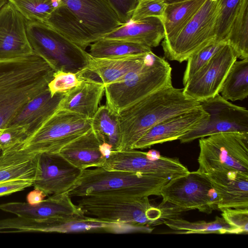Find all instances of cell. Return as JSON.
I'll use <instances>...</instances> for the list:
<instances>
[{
    "label": "cell",
    "mask_w": 248,
    "mask_h": 248,
    "mask_svg": "<svg viewBox=\"0 0 248 248\" xmlns=\"http://www.w3.org/2000/svg\"><path fill=\"white\" fill-rule=\"evenodd\" d=\"M55 71L34 52L0 59V132L29 102L48 90Z\"/></svg>",
    "instance_id": "6da1fadb"
},
{
    "label": "cell",
    "mask_w": 248,
    "mask_h": 248,
    "mask_svg": "<svg viewBox=\"0 0 248 248\" xmlns=\"http://www.w3.org/2000/svg\"><path fill=\"white\" fill-rule=\"evenodd\" d=\"M45 23L84 50L123 25L107 0H62Z\"/></svg>",
    "instance_id": "7a4b0ae2"
},
{
    "label": "cell",
    "mask_w": 248,
    "mask_h": 248,
    "mask_svg": "<svg viewBox=\"0 0 248 248\" xmlns=\"http://www.w3.org/2000/svg\"><path fill=\"white\" fill-rule=\"evenodd\" d=\"M200 105L201 102L186 96L183 88L171 85L123 108L118 113L121 134L118 151L132 149L135 143L156 124Z\"/></svg>",
    "instance_id": "3957f363"
},
{
    "label": "cell",
    "mask_w": 248,
    "mask_h": 248,
    "mask_svg": "<svg viewBox=\"0 0 248 248\" xmlns=\"http://www.w3.org/2000/svg\"><path fill=\"white\" fill-rule=\"evenodd\" d=\"M76 205L83 215L104 221L149 228L164 224L186 211L167 202L155 206L148 197L90 196L81 197Z\"/></svg>",
    "instance_id": "277c9868"
},
{
    "label": "cell",
    "mask_w": 248,
    "mask_h": 248,
    "mask_svg": "<svg viewBox=\"0 0 248 248\" xmlns=\"http://www.w3.org/2000/svg\"><path fill=\"white\" fill-rule=\"evenodd\" d=\"M170 179L102 167L86 169L66 192L71 198L110 195L133 197L160 196L163 187Z\"/></svg>",
    "instance_id": "5b68a950"
},
{
    "label": "cell",
    "mask_w": 248,
    "mask_h": 248,
    "mask_svg": "<svg viewBox=\"0 0 248 248\" xmlns=\"http://www.w3.org/2000/svg\"><path fill=\"white\" fill-rule=\"evenodd\" d=\"M171 67L152 51L144 62L119 80L105 85L106 105L116 113L151 93L172 85Z\"/></svg>",
    "instance_id": "8992f818"
},
{
    "label": "cell",
    "mask_w": 248,
    "mask_h": 248,
    "mask_svg": "<svg viewBox=\"0 0 248 248\" xmlns=\"http://www.w3.org/2000/svg\"><path fill=\"white\" fill-rule=\"evenodd\" d=\"M91 128V119L57 109L13 150L34 155L59 153L63 147Z\"/></svg>",
    "instance_id": "52a82bcc"
},
{
    "label": "cell",
    "mask_w": 248,
    "mask_h": 248,
    "mask_svg": "<svg viewBox=\"0 0 248 248\" xmlns=\"http://www.w3.org/2000/svg\"><path fill=\"white\" fill-rule=\"evenodd\" d=\"M198 171L229 170L248 175V133L221 132L200 138Z\"/></svg>",
    "instance_id": "ba28073f"
},
{
    "label": "cell",
    "mask_w": 248,
    "mask_h": 248,
    "mask_svg": "<svg viewBox=\"0 0 248 248\" xmlns=\"http://www.w3.org/2000/svg\"><path fill=\"white\" fill-rule=\"evenodd\" d=\"M26 31L33 51L45 57L56 70L77 73L86 67L88 52L46 23L27 20Z\"/></svg>",
    "instance_id": "9c48e42d"
},
{
    "label": "cell",
    "mask_w": 248,
    "mask_h": 248,
    "mask_svg": "<svg viewBox=\"0 0 248 248\" xmlns=\"http://www.w3.org/2000/svg\"><path fill=\"white\" fill-rule=\"evenodd\" d=\"M219 9V0H206L175 37L163 40L165 57L182 62L215 40Z\"/></svg>",
    "instance_id": "30bf717a"
},
{
    "label": "cell",
    "mask_w": 248,
    "mask_h": 248,
    "mask_svg": "<svg viewBox=\"0 0 248 248\" xmlns=\"http://www.w3.org/2000/svg\"><path fill=\"white\" fill-rule=\"evenodd\" d=\"M162 202L186 211L198 209L211 214L218 209L219 199L207 176L198 170L170 180L162 188Z\"/></svg>",
    "instance_id": "8fae6325"
},
{
    "label": "cell",
    "mask_w": 248,
    "mask_h": 248,
    "mask_svg": "<svg viewBox=\"0 0 248 248\" xmlns=\"http://www.w3.org/2000/svg\"><path fill=\"white\" fill-rule=\"evenodd\" d=\"M202 108L208 114L196 128L179 140L187 143L197 139L221 133L236 132L248 133V110L236 106L217 94L201 102Z\"/></svg>",
    "instance_id": "7c38bea8"
},
{
    "label": "cell",
    "mask_w": 248,
    "mask_h": 248,
    "mask_svg": "<svg viewBox=\"0 0 248 248\" xmlns=\"http://www.w3.org/2000/svg\"><path fill=\"white\" fill-rule=\"evenodd\" d=\"M102 168L108 170L158 175L170 179L189 172L178 158L162 156L155 150L147 152L135 149L112 150Z\"/></svg>",
    "instance_id": "4fadbf2b"
},
{
    "label": "cell",
    "mask_w": 248,
    "mask_h": 248,
    "mask_svg": "<svg viewBox=\"0 0 248 248\" xmlns=\"http://www.w3.org/2000/svg\"><path fill=\"white\" fill-rule=\"evenodd\" d=\"M16 232H106L114 233L139 232L138 227L106 222L84 215L36 219L16 217L13 221Z\"/></svg>",
    "instance_id": "5bb4252c"
},
{
    "label": "cell",
    "mask_w": 248,
    "mask_h": 248,
    "mask_svg": "<svg viewBox=\"0 0 248 248\" xmlns=\"http://www.w3.org/2000/svg\"><path fill=\"white\" fill-rule=\"evenodd\" d=\"M237 55L226 44L184 85L185 94L201 102L220 92L222 84Z\"/></svg>",
    "instance_id": "9a60e30c"
},
{
    "label": "cell",
    "mask_w": 248,
    "mask_h": 248,
    "mask_svg": "<svg viewBox=\"0 0 248 248\" xmlns=\"http://www.w3.org/2000/svg\"><path fill=\"white\" fill-rule=\"evenodd\" d=\"M82 170L59 153L39 154L33 186L47 195L66 193L78 179Z\"/></svg>",
    "instance_id": "2e32d148"
},
{
    "label": "cell",
    "mask_w": 248,
    "mask_h": 248,
    "mask_svg": "<svg viewBox=\"0 0 248 248\" xmlns=\"http://www.w3.org/2000/svg\"><path fill=\"white\" fill-rule=\"evenodd\" d=\"M27 20L7 1L0 8V59L32 54L26 31Z\"/></svg>",
    "instance_id": "e0dca14e"
},
{
    "label": "cell",
    "mask_w": 248,
    "mask_h": 248,
    "mask_svg": "<svg viewBox=\"0 0 248 248\" xmlns=\"http://www.w3.org/2000/svg\"><path fill=\"white\" fill-rule=\"evenodd\" d=\"M208 116V113L200 105L192 110L169 118L148 130L132 149H144L155 144L179 140Z\"/></svg>",
    "instance_id": "ac0fdd59"
},
{
    "label": "cell",
    "mask_w": 248,
    "mask_h": 248,
    "mask_svg": "<svg viewBox=\"0 0 248 248\" xmlns=\"http://www.w3.org/2000/svg\"><path fill=\"white\" fill-rule=\"evenodd\" d=\"M219 199L218 209H248V175L229 170L205 174Z\"/></svg>",
    "instance_id": "d6986e66"
},
{
    "label": "cell",
    "mask_w": 248,
    "mask_h": 248,
    "mask_svg": "<svg viewBox=\"0 0 248 248\" xmlns=\"http://www.w3.org/2000/svg\"><path fill=\"white\" fill-rule=\"evenodd\" d=\"M0 209L18 217L36 219L83 215L66 193L52 195L36 205L22 202L5 203L0 204Z\"/></svg>",
    "instance_id": "ffe728a7"
},
{
    "label": "cell",
    "mask_w": 248,
    "mask_h": 248,
    "mask_svg": "<svg viewBox=\"0 0 248 248\" xmlns=\"http://www.w3.org/2000/svg\"><path fill=\"white\" fill-rule=\"evenodd\" d=\"M64 93L52 96L49 90L29 102L4 129L23 140L57 109Z\"/></svg>",
    "instance_id": "44dd1931"
},
{
    "label": "cell",
    "mask_w": 248,
    "mask_h": 248,
    "mask_svg": "<svg viewBox=\"0 0 248 248\" xmlns=\"http://www.w3.org/2000/svg\"><path fill=\"white\" fill-rule=\"evenodd\" d=\"M147 53L118 58H95L89 54L83 78L85 80L101 82L104 85L116 82L140 66Z\"/></svg>",
    "instance_id": "7402d4cb"
},
{
    "label": "cell",
    "mask_w": 248,
    "mask_h": 248,
    "mask_svg": "<svg viewBox=\"0 0 248 248\" xmlns=\"http://www.w3.org/2000/svg\"><path fill=\"white\" fill-rule=\"evenodd\" d=\"M102 143L92 128L63 147L59 153L81 170L91 167H102L107 159L100 150Z\"/></svg>",
    "instance_id": "603a6c76"
},
{
    "label": "cell",
    "mask_w": 248,
    "mask_h": 248,
    "mask_svg": "<svg viewBox=\"0 0 248 248\" xmlns=\"http://www.w3.org/2000/svg\"><path fill=\"white\" fill-rule=\"evenodd\" d=\"M165 36L162 18L154 16L122 25L103 38L127 41L152 48L157 46Z\"/></svg>",
    "instance_id": "cb8c5ba5"
},
{
    "label": "cell",
    "mask_w": 248,
    "mask_h": 248,
    "mask_svg": "<svg viewBox=\"0 0 248 248\" xmlns=\"http://www.w3.org/2000/svg\"><path fill=\"white\" fill-rule=\"evenodd\" d=\"M104 93L105 85L102 83L83 81L64 93L57 109L69 110L91 119L99 108Z\"/></svg>",
    "instance_id": "d4e9b609"
},
{
    "label": "cell",
    "mask_w": 248,
    "mask_h": 248,
    "mask_svg": "<svg viewBox=\"0 0 248 248\" xmlns=\"http://www.w3.org/2000/svg\"><path fill=\"white\" fill-rule=\"evenodd\" d=\"M37 155L13 150L0 155V182L11 180L35 179Z\"/></svg>",
    "instance_id": "484cf974"
},
{
    "label": "cell",
    "mask_w": 248,
    "mask_h": 248,
    "mask_svg": "<svg viewBox=\"0 0 248 248\" xmlns=\"http://www.w3.org/2000/svg\"><path fill=\"white\" fill-rule=\"evenodd\" d=\"M206 0H185L166 5L162 22L164 41L175 37L189 21Z\"/></svg>",
    "instance_id": "4316f807"
},
{
    "label": "cell",
    "mask_w": 248,
    "mask_h": 248,
    "mask_svg": "<svg viewBox=\"0 0 248 248\" xmlns=\"http://www.w3.org/2000/svg\"><path fill=\"white\" fill-rule=\"evenodd\" d=\"M164 224L178 234H240L236 227L218 216L212 222H190L177 217L167 220Z\"/></svg>",
    "instance_id": "83f0119b"
},
{
    "label": "cell",
    "mask_w": 248,
    "mask_h": 248,
    "mask_svg": "<svg viewBox=\"0 0 248 248\" xmlns=\"http://www.w3.org/2000/svg\"><path fill=\"white\" fill-rule=\"evenodd\" d=\"M92 119V128L102 142L111 145L112 150L118 151L121 134L118 113L105 105L99 107Z\"/></svg>",
    "instance_id": "f1b7e54d"
},
{
    "label": "cell",
    "mask_w": 248,
    "mask_h": 248,
    "mask_svg": "<svg viewBox=\"0 0 248 248\" xmlns=\"http://www.w3.org/2000/svg\"><path fill=\"white\" fill-rule=\"evenodd\" d=\"M89 54L99 58H118L145 53L151 48L140 44L118 39H100L90 45Z\"/></svg>",
    "instance_id": "f546056e"
},
{
    "label": "cell",
    "mask_w": 248,
    "mask_h": 248,
    "mask_svg": "<svg viewBox=\"0 0 248 248\" xmlns=\"http://www.w3.org/2000/svg\"><path fill=\"white\" fill-rule=\"evenodd\" d=\"M221 96L227 100H243L248 96V58L235 61L222 84Z\"/></svg>",
    "instance_id": "4dcf8cb0"
},
{
    "label": "cell",
    "mask_w": 248,
    "mask_h": 248,
    "mask_svg": "<svg viewBox=\"0 0 248 248\" xmlns=\"http://www.w3.org/2000/svg\"><path fill=\"white\" fill-rule=\"evenodd\" d=\"M238 58H248V0H244L226 39Z\"/></svg>",
    "instance_id": "1f68e13d"
},
{
    "label": "cell",
    "mask_w": 248,
    "mask_h": 248,
    "mask_svg": "<svg viewBox=\"0 0 248 248\" xmlns=\"http://www.w3.org/2000/svg\"><path fill=\"white\" fill-rule=\"evenodd\" d=\"M27 20L45 22L62 0H8Z\"/></svg>",
    "instance_id": "d6a6232c"
},
{
    "label": "cell",
    "mask_w": 248,
    "mask_h": 248,
    "mask_svg": "<svg viewBox=\"0 0 248 248\" xmlns=\"http://www.w3.org/2000/svg\"><path fill=\"white\" fill-rule=\"evenodd\" d=\"M244 0H219V9L215 31V40L226 43L232 24Z\"/></svg>",
    "instance_id": "836d02e7"
},
{
    "label": "cell",
    "mask_w": 248,
    "mask_h": 248,
    "mask_svg": "<svg viewBox=\"0 0 248 248\" xmlns=\"http://www.w3.org/2000/svg\"><path fill=\"white\" fill-rule=\"evenodd\" d=\"M226 44L215 40L189 57L183 77V84L206 64Z\"/></svg>",
    "instance_id": "e575fe53"
},
{
    "label": "cell",
    "mask_w": 248,
    "mask_h": 248,
    "mask_svg": "<svg viewBox=\"0 0 248 248\" xmlns=\"http://www.w3.org/2000/svg\"><path fill=\"white\" fill-rule=\"evenodd\" d=\"M83 81L77 73L56 70L48 84V88L53 96L57 93H65L80 85Z\"/></svg>",
    "instance_id": "d590c367"
},
{
    "label": "cell",
    "mask_w": 248,
    "mask_h": 248,
    "mask_svg": "<svg viewBox=\"0 0 248 248\" xmlns=\"http://www.w3.org/2000/svg\"><path fill=\"white\" fill-rule=\"evenodd\" d=\"M166 5L161 0H140L129 22L149 17L162 18Z\"/></svg>",
    "instance_id": "8d00e7d4"
},
{
    "label": "cell",
    "mask_w": 248,
    "mask_h": 248,
    "mask_svg": "<svg viewBox=\"0 0 248 248\" xmlns=\"http://www.w3.org/2000/svg\"><path fill=\"white\" fill-rule=\"evenodd\" d=\"M221 212L222 217L229 224L236 227L240 234H248V209L227 208Z\"/></svg>",
    "instance_id": "74e56055"
},
{
    "label": "cell",
    "mask_w": 248,
    "mask_h": 248,
    "mask_svg": "<svg viewBox=\"0 0 248 248\" xmlns=\"http://www.w3.org/2000/svg\"><path fill=\"white\" fill-rule=\"evenodd\" d=\"M124 25L129 22L140 0H107Z\"/></svg>",
    "instance_id": "f35d334b"
},
{
    "label": "cell",
    "mask_w": 248,
    "mask_h": 248,
    "mask_svg": "<svg viewBox=\"0 0 248 248\" xmlns=\"http://www.w3.org/2000/svg\"><path fill=\"white\" fill-rule=\"evenodd\" d=\"M33 181L24 179L11 180L0 182V197L22 191L33 186Z\"/></svg>",
    "instance_id": "ab89813d"
},
{
    "label": "cell",
    "mask_w": 248,
    "mask_h": 248,
    "mask_svg": "<svg viewBox=\"0 0 248 248\" xmlns=\"http://www.w3.org/2000/svg\"><path fill=\"white\" fill-rule=\"evenodd\" d=\"M46 195L42 190L34 187V189L27 195V201L31 205H36L45 200Z\"/></svg>",
    "instance_id": "60d3db41"
},
{
    "label": "cell",
    "mask_w": 248,
    "mask_h": 248,
    "mask_svg": "<svg viewBox=\"0 0 248 248\" xmlns=\"http://www.w3.org/2000/svg\"><path fill=\"white\" fill-rule=\"evenodd\" d=\"M100 150L104 156L108 157L112 150V147L108 143L103 142L100 146Z\"/></svg>",
    "instance_id": "b9f144b4"
},
{
    "label": "cell",
    "mask_w": 248,
    "mask_h": 248,
    "mask_svg": "<svg viewBox=\"0 0 248 248\" xmlns=\"http://www.w3.org/2000/svg\"><path fill=\"white\" fill-rule=\"evenodd\" d=\"M163 1L167 5L178 2L179 1L185 0H161Z\"/></svg>",
    "instance_id": "7bdbcfd3"
},
{
    "label": "cell",
    "mask_w": 248,
    "mask_h": 248,
    "mask_svg": "<svg viewBox=\"0 0 248 248\" xmlns=\"http://www.w3.org/2000/svg\"><path fill=\"white\" fill-rule=\"evenodd\" d=\"M8 1V0H0V8L3 5H4Z\"/></svg>",
    "instance_id": "ee69618b"
},
{
    "label": "cell",
    "mask_w": 248,
    "mask_h": 248,
    "mask_svg": "<svg viewBox=\"0 0 248 248\" xmlns=\"http://www.w3.org/2000/svg\"><path fill=\"white\" fill-rule=\"evenodd\" d=\"M1 154V150H0V155Z\"/></svg>",
    "instance_id": "f6af8a7d"
}]
</instances>
